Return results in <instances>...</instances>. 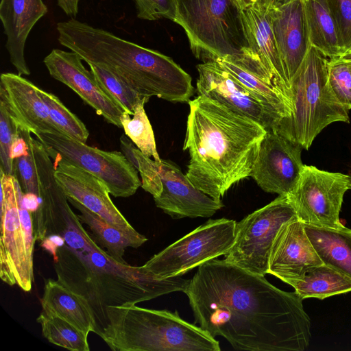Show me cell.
I'll use <instances>...</instances> for the list:
<instances>
[{"label": "cell", "instance_id": "obj_1", "mask_svg": "<svg viewBox=\"0 0 351 351\" xmlns=\"http://www.w3.org/2000/svg\"><path fill=\"white\" fill-rule=\"evenodd\" d=\"M195 324L238 350L304 351L311 322L302 299L258 275L214 258L198 267L184 292Z\"/></svg>", "mask_w": 351, "mask_h": 351}, {"label": "cell", "instance_id": "obj_2", "mask_svg": "<svg viewBox=\"0 0 351 351\" xmlns=\"http://www.w3.org/2000/svg\"><path fill=\"white\" fill-rule=\"evenodd\" d=\"M189 105L183 145L190 155L186 176L197 189L221 199L232 186L250 177L267 130L204 96Z\"/></svg>", "mask_w": 351, "mask_h": 351}, {"label": "cell", "instance_id": "obj_3", "mask_svg": "<svg viewBox=\"0 0 351 351\" xmlns=\"http://www.w3.org/2000/svg\"><path fill=\"white\" fill-rule=\"evenodd\" d=\"M56 29L61 45L109 71L143 98L189 103L193 95L191 77L169 56L74 18Z\"/></svg>", "mask_w": 351, "mask_h": 351}, {"label": "cell", "instance_id": "obj_4", "mask_svg": "<svg viewBox=\"0 0 351 351\" xmlns=\"http://www.w3.org/2000/svg\"><path fill=\"white\" fill-rule=\"evenodd\" d=\"M59 281L83 295L96 319L99 335L108 306L137 304L172 292H184L190 280L177 276L159 278L142 266L121 263L99 245L76 251L65 243L54 258Z\"/></svg>", "mask_w": 351, "mask_h": 351}, {"label": "cell", "instance_id": "obj_5", "mask_svg": "<svg viewBox=\"0 0 351 351\" xmlns=\"http://www.w3.org/2000/svg\"><path fill=\"white\" fill-rule=\"evenodd\" d=\"M99 337L114 351H219L207 332L178 312L135 304L108 306Z\"/></svg>", "mask_w": 351, "mask_h": 351}, {"label": "cell", "instance_id": "obj_6", "mask_svg": "<svg viewBox=\"0 0 351 351\" xmlns=\"http://www.w3.org/2000/svg\"><path fill=\"white\" fill-rule=\"evenodd\" d=\"M328 61L311 47L291 80V114L276 129L305 149L327 125L350 122L348 110L337 101L329 85Z\"/></svg>", "mask_w": 351, "mask_h": 351}, {"label": "cell", "instance_id": "obj_7", "mask_svg": "<svg viewBox=\"0 0 351 351\" xmlns=\"http://www.w3.org/2000/svg\"><path fill=\"white\" fill-rule=\"evenodd\" d=\"M173 22L183 28L191 51L203 62L254 53L234 0H178Z\"/></svg>", "mask_w": 351, "mask_h": 351}, {"label": "cell", "instance_id": "obj_8", "mask_svg": "<svg viewBox=\"0 0 351 351\" xmlns=\"http://www.w3.org/2000/svg\"><path fill=\"white\" fill-rule=\"evenodd\" d=\"M0 174V278L10 286L16 285L29 291L36 240L32 215L23 204V191L16 178L2 170Z\"/></svg>", "mask_w": 351, "mask_h": 351}, {"label": "cell", "instance_id": "obj_9", "mask_svg": "<svg viewBox=\"0 0 351 351\" xmlns=\"http://www.w3.org/2000/svg\"><path fill=\"white\" fill-rule=\"evenodd\" d=\"M34 136L52 160L61 159L89 172L114 197L132 196L141 186L137 169L122 152L93 147L63 133L38 132Z\"/></svg>", "mask_w": 351, "mask_h": 351}, {"label": "cell", "instance_id": "obj_10", "mask_svg": "<svg viewBox=\"0 0 351 351\" xmlns=\"http://www.w3.org/2000/svg\"><path fill=\"white\" fill-rule=\"evenodd\" d=\"M236 227L233 219H209L154 255L143 266L159 278L182 276L226 255L234 243Z\"/></svg>", "mask_w": 351, "mask_h": 351}, {"label": "cell", "instance_id": "obj_11", "mask_svg": "<svg viewBox=\"0 0 351 351\" xmlns=\"http://www.w3.org/2000/svg\"><path fill=\"white\" fill-rule=\"evenodd\" d=\"M297 217L289 195H278L237 223L234 243L223 260L253 274L265 276L278 232L283 224Z\"/></svg>", "mask_w": 351, "mask_h": 351}, {"label": "cell", "instance_id": "obj_12", "mask_svg": "<svg viewBox=\"0 0 351 351\" xmlns=\"http://www.w3.org/2000/svg\"><path fill=\"white\" fill-rule=\"evenodd\" d=\"M350 176L304 165L300 178L288 195L298 218L304 224L339 229V213Z\"/></svg>", "mask_w": 351, "mask_h": 351}, {"label": "cell", "instance_id": "obj_13", "mask_svg": "<svg viewBox=\"0 0 351 351\" xmlns=\"http://www.w3.org/2000/svg\"><path fill=\"white\" fill-rule=\"evenodd\" d=\"M302 149L276 130H267L250 177L267 193L289 195L304 167Z\"/></svg>", "mask_w": 351, "mask_h": 351}, {"label": "cell", "instance_id": "obj_14", "mask_svg": "<svg viewBox=\"0 0 351 351\" xmlns=\"http://www.w3.org/2000/svg\"><path fill=\"white\" fill-rule=\"evenodd\" d=\"M36 165L40 206L34 212L36 240L51 235L62 237L68 226L77 218L69 206L67 197L54 176V165L43 143L28 135ZM33 220V221H34Z\"/></svg>", "mask_w": 351, "mask_h": 351}, {"label": "cell", "instance_id": "obj_15", "mask_svg": "<svg viewBox=\"0 0 351 351\" xmlns=\"http://www.w3.org/2000/svg\"><path fill=\"white\" fill-rule=\"evenodd\" d=\"M82 60L74 51L53 49L43 62L52 77L73 90L107 122L122 128L121 119L125 111L85 68Z\"/></svg>", "mask_w": 351, "mask_h": 351}, {"label": "cell", "instance_id": "obj_16", "mask_svg": "<svg viewBox=\"0 0 351 351\" xmlns=\"http://www.w3.org/2000/svg\"><path fill=\"white\" fill-rule=\"evenodd\" d=\"M196 67L198 71L196 83L198 96H204L218 101L232 111L258 122L266 130L276 129V119L217 61L202 62Z\"/></svg>", "mask_w": 351, "mask_h": 351}, {"label": "cell", "instance_id": "obj_17", "mask_svg": "<svg viewBox=\"0 0 351 351\" xmlns=\"http://www.w3.org/2000/svg\"><path fill=\"white\" fill-rule=\"evenodd\" d=\"M162 192L154 197L156 206L173 219L210 217L224 205L197 189L180 168L170 161L157 162Z\"/></svg>", "mask_w": 351, "mask_h": 351}, {"label": "cell", "instance_id": "obj_18", "mask_svg": "<svg viewBox=\"0 0 351 351\" xmlns=\"http://www.w3.org/2000/svg\"><path fill=\"white\" fill-rule=\"evenodd\" d=\"M53 162L55 178L66 197L75 199L119 229L135 230L114 204L108 189L100 180L63 160L54 159Z\"/></svg>", "mask_w": 351, "mask_h": 351}, {"label": "cell", "instance_id": "obj_19", "mask_svg": "<svg viewBox=\"0 0 351 351\" xmlns=\"http://www.w3.org/2000/svg\"><path fill=\"white\" fill-rule=\"evenodd\" d=\"M324 264L298 217L280 228L273 243L267 274L288 284Z\"/></svg>", "mask_w": 351, "mask_h": 351}, {"label": "cell", "instance_id": "obj_20", "mask_svg": "<svg viewBox=\"0 0 351 351\" xmlns=\"http://www.w3.org/2000/svg\"><path fill=\"white\" fill-rule=\"evenodd\" d=\"M269 12L278 49L291 86L311 47L304 1L293 0Z\"/></svg>", "mask_w": 351, "mask_h": 351}, {"label": "cell", "instance_id": "obj_21", "mask_svg": "<svg viewBox=\"0 0 351 351\" xmlns=\"http://www.w3.org/2000/svg\"><path fill=\"white\" fill-rule=\"evenodd\" d=\"M38 86L19 74L4 73L0 77V101L19 125L34 135L38 132L62 133L51 120L40 97ZM64 134V133H63Z\"/></svg>", "mask_w": 351, "mask_h": 351}, {"label": "cell", "instance_id": "obj_22", "mask_svg": "<svg viewBox=\"0 0 351 351\" xmlns=\"http://www.w3.org/2000/svg\"><path fill=\"white\" fill-rule=\"evenodd\" d=\"M249 46L291 105V86L274 38L269 10L255 3L241 10Z\"/></svg>", "mask_w": 351, "mask_h": 351}, {"label": "cell", "instance_id": "obj_23", "mask_svg": "<svg viewBox=\"0 0 351 351\" xmlns=\"http://www.w3.org/2000/svg\"><path fill=\"white\" fill-rule=\"evenodd\" d=\"M48 12L43 0H1L0 19L7 36L10 60L20 75H29L25 46L35 24Z\"/></svg>", "mask_w": 351, "mask_h": 351}, {"label": "cell", "instance_id": "obj_24", "mask_svg": "<svg viewBox=\"0 0 351 351\" xmlns=\"http://www.w3.org/2000/svg\"><path fill=\"white\" fill-rule=\"evenodd\" d=\"M42 311L68 321L87 335L98 334L93 310L87 300L58 279H47L40 299Z\"/></svg>", "mask_w": 351, "mask_h": 351}, {"label": "cell", "instance_id": "obj_25", "mask_svg": "<svg viewBox=\"0 0 351 351\" xmlns=\"http://www.w3.org/2000/svg\"><path fill=\"white\" fill-rule=\"evenodd\" d=\"M69 202L80 213L77 214L80 221L86 224L93 236V239L113 258L125 263L123 256L128 247L137 248L147 239L136 230L127 231L119 229L106 221L75 199L67 197Z\"/></svg>", "mask_w": 351, "mask_h": 351}, {"label": "cell", "instance_id": "obj_26", "mask_svg": "<svg viewBox=\"0 0 351 351\" xmlns=\"http://www.w3.org/2000/svg\"><path fill=\"white\" fill-rule=\"evenodd\" d=\"M304 228L323 263L351 278V229L304 223Z\"/></svg>", "mask_w": 351, "mask_h": 351}, {"label": "cell", "instance_id": "obj_27", "mask_svg": "<svg viewBox=\"0 0 351 351\" xmlns=\"http://www.w3.org/2000/svg\"><path fill=\"white\" fill-rule=\"evenodd\" d=\"M309 39L329 59L343 53L336 21L327 0H304Z\"/></svg>", "mask_w": 351, "mask_h": 351}, {"label": "cell", "instance_id": "obj_28", "mask_svg": "<svg viewBox=\"0 0 351 351\" xmlns=\"http://www.w3.org/2000/svg\"><path fill=\"white\" fill-rule=\"evenodd\" d=\"M215 61L230 73L263 104L276 119L278 126L283 119L290 116L291 108L289 102L275 87L227 58H220Z\"/></svg>", "mask_w": 351, "mask_h": 351}, {"label": "cell", "instance_id": "obj_29", "mask_svg": "<svg viewBox=\"0 0 351 351\" xmlns=\"http://www.w3.org/2000/svg\"><path fill=\"white\" fill-rule=\"evenodd\" d=\"M302 300L325 298L351 291V278L322 264L308 271L304 276L288 283Z\"/></svg>", "mask_w": 351, "mask_h": 351}, {"label": "cell", "instance_id": "obj_30", "mask_svg": "<svg viewBox=\"0 0 351 351\" xmlns=\"http://www.w3.org/2000/svg\"><path fill=\"white\" fill-rule=\"evenodd\" d=\"M36 321L50 343L71 351H89L88 335L56 315L41 311Z\"/></svg>", "mask_w": 351, "mask_h": 351}, {"label": "cell", "instance_id": "obj_31", "mask_svg": "<svg viewBox=\"0 0 351 351\" xmlns=\"http://www.w3.org/2000/svg\"><path fill=\"white\" fill-rule=\"evenodd\" d=\"M149 99L144 98L138 104L132 117L126 112H124L121 121L125 135L138 149L145 156H152L155 161L160 162L153 129L144 108L145 104Z\"/></svg>", "mask_w": 351, "mask_h": 351}, {"label": "cell", "instance_id": "obj_32", "mask_svg": "<svg viewBox=\"0 0 351 351\" xmlns=\"http://www.w3.org/2000/svg\"><path fill=\"white\" fill-rule=\"evenodd\" d=\"M123 154L136 167L141 178V187L154 197L162 192V182L157 162L143 154L125 134L120 138Z\"/></svg>", "mask_w": 351, "mask_h": 351}, {"label": "cell", "instance_id": "obj_33", "mask_svg": "<svg viewBox=\"0 0 351 351\" xmlns=\"http://www.w3.org/2000/svg\"><path fill=\"white\" fill-rule=\"evenodd\" d=\"M38 92L48 108L51 120L58 128L69 137L86 143L89 132L83 122L55 95L40 88H38Z\"/></svg>", "mask_w": 351, "mask_h": 351}, {"label": "cell", "instance_id": "obj_34", "mask_svg": "<svg viewBox=\"0 0 351 351\" xmlns=\"http://www.w3.org/2000/svg\"><path fill=\"white\" fill-rule=\"evenodd\" d=\"M88 65L99 84L127 113L133 115L138 104L146 97H141L130 86L109 71L93 64Z\"/></svg>", "mask_w": 351, "mask_h": 351}, {"label": "cell", "instance_id": "obj_35", "mask_svg": "<svg viewBox=\"0 0 351 351\" xmlns=\"http://www.w3.org/2000/svg\"><path fill=\"white\" fill-rule=\"evenodd\" d=\"M328 82L337 101L351 110V59H329Z\"/></svg>", "mask_w": 351, "mask_h": 351}, {"label": "cell", "instance_id": "obj_36", "mask_svg": "<svg viewBox=\"0 0 351 351\" xmlns=\"http://www.w3.org/2000/svg\"><path fill=\"white\" fill-rule=\"evenodd\" d=\"M19 125L14 118L0 101V159L1 170L12 175L13 160L10 158V149L15 137L19 134Z\"/></svg>", "mask_w": 351, "mask_h": 351}, {"label": "cell", "instance_id": "obj_37", "mask_svg": "<svg viewBox=\"0 0 351 351\" xmlns=\"http://www.w3.org/2000/svg\"><path fill=\"white\" fill-rule=\"evenodd\" d=\"M19 128L28 142L29 151L25 155L14 159L12 176L18 181L23 193H32L38 196L37 171L33 152L28 140V135L31 132L27 129Z\"/></svg>", "mask_w": 351, "mask_h": 351}, {"label": "cell", "instance_id": "obj_38", "mask_svg": "<svg viewBox=\"0 0 351 351\" xmlns=\"http://www.w3.org/2000/svg\"><path fill=\"white\" fill-rule=\"evenodd\" d=\"M138 18L154 21L168 19L173 21L176 16L178 0H134Z\"/></svg>", "mask_w": 351, "mask_h": 351}, {"label": "cell", "instance_id": "obj_39", "mask_svg": "<svg viewBox=\"0 0 351 351\" xmlns=\"http://www.w3.org/2000/svg\"><path fill=\"white\" fill-rule=\"evenodd\" d=\"M327 1L338 27L344 53L351 47V0Z\"/></svg>", "mask_w": 351, "mask_h": 351}, {"label": "cell", "instance_id": "obj_40", "mask_svg": "<svg viewBox=\"0 0 351 351\" xmlns=\"http://www.w3.org/2000/svg\"><path fill=\"white\" fill-rule=\"evenodd\" d=\"M29 151V144L22 134L20 128L19 134L15 137L10 149V158L12 160L14 159L21 157L25 155Z\"/></svg>", "mask_w": 351, "mask_h": 351}, {"label": "cell", "instance_id": "obj_41", "mask_svg": "<svg viewBox=\"0 0 351 351\" xmlns=\"http://www.w3.org/2000/svg\"><path fill=\"white\" fill-rule=\"evenodd\" d=\"M58 6L67 15L75 18L78 13L80 0H57Z\"/></svg>", "mask_w": 351, "mask_h": 351}, {"label": "cell", "instance_id": "obj_42", "mask_svg": "<svg viewBox=\"0 0 351 351\" xmlns=\"http://www.w3.org/2000/svg\"><path fill=\"white\" fill-rule=\"evenodd\" d=\"M22 202L23 206L30 213L36 212L40 206V200L38 196L32 193H23Z\"/></svg>", "mask_w": 351, "mask_h": 351}, {"label": "cell", "instance_id": "obj_43", "mask_svg": "<svg viewBox=\"0 0 351 351\" xmlns=\"http://www.w3.org/2000/svg\"><path fill=\"white\" fill-rule=\"evenodd\" d=\"M293 0H258L256 3L263 6L267 10L279 8Z\"/></svg>", "mask_w": 351, "mask_h": 351}, {"label": "cell", "instance_id": "obj_44", "mask_svg": "<svg viewBox=\"0 0 351 351\" xmlns=\"http://www.w3.org/2000/svg\"><path fill=\"white\" fill-rule=\"evenodd\" d=\"M234 1L241 10L251 5L247 0H234Z\"/></svg>", "mask_w": 351, "mask_h": 351}, {"label": "cell", "instance_id": "obj_45", "mask_svg": "<svg viewBox=\"0 0 351 351\" xmlns=\"http://www.w3.org/2000/svg\"><path fill=\"white\" fill-rule=\"evenodd\" d=\"M340 57L351 59V47Z\"/></svg>", "mask_w": 351, "mask_h": 351}, {"label": "cell", "instance_id": "obj_46", "mask_svg": "<svg viewBox=\"0 0 351 351\" xmlns=\"http://www.w3.org/2000/svg\"><path fill=\"white\" fill-rule=\"evenodd\" d=\"M250 4L256 3L258 0H247Z\"/></svg>", "mask_w": 351, "mask_h": 351}, {"label": "cell", "instance_id": "obj_47", "mask_svg": "<svg viewBox=\"0 0 351 351\" xmlns=\"http://www.w3.org/2000/svg\"><path fill=\"white\" fill-rule=\"evenodd\" d=\"M349 176H350V189H351V173H350V174L349 175Z\"/></svg>", "mask_w": 351, "mask_h": 351}]
</instances>
